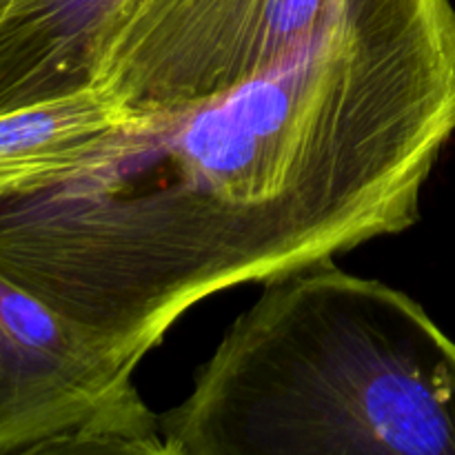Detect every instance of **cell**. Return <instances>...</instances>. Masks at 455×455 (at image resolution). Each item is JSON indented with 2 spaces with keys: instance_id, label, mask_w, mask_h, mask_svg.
I'll return each mask as SVG.
<instances>
[{
  "instance_id": "1",
  "label": "cell",
  "mask_w": 455,
  "mask_h": 455,
  "mask_svg": "<svg viewBox=\"0 0 455 455\" xmlns=\"http://www.w3.org/2000/svg\"><path fill=\"white\" fill-rule=\"evenodd\" d=\"M453 133V0H333L271 69L0 200V271L138 364L207 298L416 225Z\"/></svg>"
},
{
  "instance_id": "2",
  "label": "cell",
  "mask_w": 455,
  "mask_h": 455,
  "mask_svg": "<svg viewBox=\"0 0 455 455\" xmlns=\"http://www.w3.org/2000/svg\"><path fill=\"white\" fill-rule=\"evenodd\" d=\"M333 260L265 283L160 413L164 455H455V340Z\"/></svg>"
},
{
  "instance_id": "3",
  "label": "cell",
  "mask_w": 455,
  "mask_h": 455,
  "mask_svg": "<svg viewBox=\"0 0 455 455\" xmlns=\"http://www.w3.org/2000/svg\"><path fill=\"white\" fill-rule=\"evenodd\" d=\"M136 367L0 271V453L164 455Z\"/></svg>"
},
{
  "instance_id": "4",
  "label": "cell",
  "mask_w": 455,
  "mask_h": 455,
  "mask_svg": "<svg viewBox=\"0 0 455 455\" xmlns=\"http://www.w3.org/2000/svg\"><path fill=\"white\" fill-rule=\"evenodd\" d=\"M333 0H124L93 89L127 114L173 109L234 89L298 47Z\"/></svg>"
},
{
  "instance_id": "5",
  "label": "cell",
  "mask_w": 455,
  "mask_h": 455,
  "mask_svg": "<svg viewBox=\"0 0 455 455\" xmlns=\"http://www.w3.org/2000/svg\"><path fill=\"white\" fill-rule=\"evenodd\" d=\"M124 0H9L0 16V114L93 89Z\"/></svg>"
},
{
  "instance_id": "6",
  "label": "cell",
  "mask_w": 455,
  "mask_h": 455,
  "mask_svg": "<svg viewBox=\"0 0 455 455\" xmlns=\"http://www.w3.org/2000/svg\"><path fill=\"white\" fill-rule=\"evenodd\" d=\"M127 116L98 89L0 114V200L56 182Z\"/></svg>"
},
{
  "instance_id": "7",
  "label": "cell",
  "mask_w": 455,
  "mask_h": 455,
  "mask_svg": "<svg viewBox=\"0 0 455 455\" xmlns=\"http://www.w3.org/2000/svg\"><path fill=\"white\" fill-rule=\"evenodd\" d=\"M9 4V0H0V16H3V12H4V7H7Z\"/></svg>"
}]
</instances>
